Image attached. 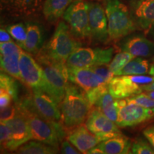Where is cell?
I'll return each instance as SVG.
<instances>
[{
	"label": "cell",
	"instance_id": "1",
	"mask_svg": "<svg viewBox=\"0 0 154 154\" xmlns=\"http://www.w3.org/2000/svg\"><path fill=\"white\" fill-rule=\"evenodd\" d=\"M16 105L27 119L32 138L59 149L67 134L61 123L47 121L41 116L34 109L30 96L19 100Z\"/></svg>",
	"mask_w": 154,
	"mask_h": 154
},
{
	"label": "cell",
	"instance_id": "2",
	"mask_svg": "<svg viewBox=\"0 0 154 154\" xmlns=\"http://www.w3.org/2000/svg\"><path fill=\"white\" fill-rule=\"evenodd\" d=\"M79 88L69 84L64 98L59 104L61 123L69 131L86 121L92 109L86 94H83Z\"/></svg>",
	"mask_w": 154,
	"mask_h": 154
},
{
	"label": "cell",
	"instance_id": "3",
	"mask_svg": "<svg viewBox=\"0 0 154 154\" xmlns=\"http://www.w3.org/2000/svg\"><path fill=\"white\" fill-rule=\"evenodd\" d=\"M81 46L80 40L73 34L68 24L60 22L49 42L42 47L36 56L66 63L69 57Z\"/></svg>",
	"mask_w": 154,
	"mask_h": 154
},
{
	"label": "cell",
	"instance_id": "4",
	"mask_svg": "<svg viewBox=\"0 0 154 154\" xmlns=\"http://www.w3.org/2000/svg\"><path fill=\"white\" fill-rule=\"evenodd\" d=\"M110 41L126 37L137 29L128 7L119 0H104Z\"/></svg>",
	"mask_w": 154,
	"mask_h": 154
},
{
	"label": "cell",
	"instance_id": "5",
	"mask_svg": "<svg viewBox=\"0 0 154 154\" xmlns=\"http://www.w3.org/2000/svg\"><path fill=\"white\" fill-rule=\"evenodd\" d=\"M36 59L44 71L47 83L46 93L51 96L59 105L64 98L69 84L66 63L57 62L38 56H36Z\"/></svg>",
	"mask_w": 154,
	"mask_h": 154
},
{
	"label": "cell",
	"instance_id": "6",
	"mask_svg": "<svg viewBox=\"0 0 154 154\" xmlns=\"http://www.w3.org/2000/svg\"><path fill=\"white\" fill-rule=\"evenodd\" d=\"M63 18L77 38H90L88 2L84 0L73 1L63 14Z\"/></svg>",
	"mask_w": 154,
	"mask_h": 154
},
{
	"label": "cell",
	"instance_id": "7",
	"mask_svg": "<svg viewBox=\"0 0 154 154\" xmlns=\"http://www.w3.org/2000/svg\"><path fill=\"white\" fill-rule=\"evenodd\" d=\"M113 52V47H79L69 57L66 65L72 68H90L97 65L109 64Z\"/></svg>",
	"mask_w": 154,
	"mask_h": 154
},
{
	"label": "cell",
	"instance_id": "8",
	"mask_svg": "<svg viewBox=\"0 0 154 154\" xmlns=\"http://www.w3.org/2000/svg\"><path fill=\"white\" fill-rule=\"evenodd\" d=\"M118 109L116 124L121 128L137 126L154 116V108H146L126 99H116Z\"/></svg>",
	"mask_w": 154,
	"mask_h": 154
},
{
	"label": "cell",
	"instance_id": "9",
	"mask_svg": "<svg viewBox=\"0 0 154 154\" xmlns=\"http://www.w3.org/2000/svg\"><path fill=\"white\" fill-rule=\"evenodd\" d=\"M31 54L22 50L19 59V69L22 83L32 89L47 91V83L44 71L38 61L36 62Z\"/></svg>",
	"mask_w": 154,
	"mask_h": 154
},
{
	"label": "cell",
	"instance_id": "10",
	"mask_svg": "<svg viewBox=\"0 0 154 154\" xmlns=\"http://www.w3.org/2000/svg\"><path fill=\"white\" fill-rule=\"evenodd\" d=\"M5 123L8 125L11 132L10 140L6 146V151H16L23 144L33 139L27 119L18 107L16 116Z\"/></svg>",
	"mask_w": 154,
	"mask_h": 154
},
{
	"label": "cell",
	"instance_id": "11",
	"mask_svg": "<svg viewBox=\"0 0 154 154\" xmlns=\"http://www.w3.org/2000/svg\"><path fill=\"white\" fill-rule=\"evenodd\" d=\"M85 125L102 141L121 134L118 125L96 107L91 109L86 120Z\"/></svg>",
	"mask_w": 154,
	"mask_h": 154
},
{
	"label": "cell",
	"instance_id": "12",
	"mask_svg": "<svg viewBox=\"0 0 154 154\" xmlns=\"http://www.w3.org/2000/svg\"><path fill=\"white\" fill-rule=\"evenodd\" d=\"M90 38L94 42L106 43L109 41L108 19L103 6L96 2H88Z\"/></svg>",
	"mask_w": 154,
	"mask_h": 154
},
{
	"label": "cell",
	"instance_id": "13",
	"mask_svg": "<svg viewBox=\"0 0 154 154\" xmlns=\"http://www.w3.org/2000/svg\"><path fill=\"white\" fill-rule=\"evenodd\" d=\"M22 50L20 46L13 41L0 43L1 70L22 82L19 69Z\"/></svg>",
	"mask_w": 154,
	"mask_h": 154
},
{
	"label": "cell",
	"instance_id": "14",
	"mask_svg": "<svg viewBox=\"0 0 154 154\" xmlns=\"http://www.w3.org/2000/svg\"><path fill=\"white\" fill-rule=\"evenodd\" d=\"M130 7L137 28L146 33L154 31V0H133Z\"/></svg>",
	"mask_w": 154,
	"mask_h": 154
},
{
	"label": "cell",
	"instance_id": "15",
	"mask_svg": "<svg viewBox=\"0 0 154 154\" xmlns=\"http://www.w3.org/2000/svg\"><path fill=\"white\" fill-rule=\"evenodd\" d=\"M30 96L32 103L36 112L46 120L61 122L59 105L49 94L40 89H32Z\"/></svg>",
	"mask_w": 154,
	"mask_h": 154
},
{
	"label": "cell",
	"instance_id": "16",
	"mask_svg": "<svg viewBox=\"0 0 154 154\" xmlns=\"http://www.w3.org/2000/svg\"><path fill=\"white\" fill-rule=\"evenodd\" d=\"M69 82L79 86L87 92L103 84H107L99 75L90 68L67 67Z\"/></svg>",
	"mask_w": 154,
	"mask_h": 154
},
{
	"label": "cell",
	"instance_id": "17",
	"mask_svg": "<svg viewBox=\"0 0 154 154\" xmlns=\"http://www.w3.org/2000/svg\"><path fill=\"white\" fill-rule=\"evenodd\" d=\"M67 134V140L83 153H87L90 149L102 141L83 124L73 128Z\"/></svg>",
	"mask_w": 154,
	"mask_h": 154
},
{
	"label": "cell",
	"instance_id": "18",
	"mask_svg": "<svg viewBox=\"0 0 154 154\" xmlns=\"http://www.w3.org/2000/svg\"><path fill=\"white\" fill-rule=\"evenodd\" d=\"M109 91L116 99H126L141 93V86L133 80L131 75L115 76L109 83Z\"/></svg>",
	"mask_w": 154,
	"mask_h": 154
},
{
	"label": "cell",
	"instance_id": "19",
	"mask_svg": "<svg viewBox=\"0 0 154 154\" xmlns=\"http://www.w3.org/2000/svg\"><path fill=\"white\" fill-rule=\"evenodd\" d=\"M121 49L136 57H149L154 55V43L143 36L133 35L122 42Z\"/></svg>",
	"mask_w": 154,
	"mask_h": 154
},
{
	"label": "cell",
	"instance_id": "20",
	"mask_svg": "<svg viewBox=\"0 0 154 154\" xmlns=\"http://www.w3.org/2000/svg\"><path fill=\"white\" fill-rule=\"evenodd\" d=\"M42 0H1L2 9L17 16H26L37 10Z\"/></svg>",
	"mask_w": 154,
	"mask_h": 154
},
{
	"label": "cell",
	"instance_id": "21",
	"mask_svg": "<svg viewBox=\"0 0 154 154\" xmlns=\"http://www.w3.org/2000/svg\"><path fill=\"white\" fill-rule=\"evenodd\" d=\"M98 146L104 154H126L130 153L131 142L128 137L120 134L100 142Z\"/></svg>",
	"mask_w": 154,
	"mask_h": 154
},
{
	"label": "cell",
	"instance_id": "22",
	"mask_svg": "<svg viewBox=\"0 0 154 154\" xmlns=\"http://www.w3.org/2000/svg\"><path fill=\"white\" fill-rule=\"evenodd\" d=\"M27 36L23 49L32 55H37L43 47V31L39 25L35 23H26Z\"/></svg>",
	"mask_w": 154,
	"mask_h": 154
},
{
	"label": "cell",
	"instance_id": "23",
	"mask_svg": "<svg viewBox=\"0 0 154 154\" xmlns=\"http://www.w3.org/2000/svg\"><path fill=\"white\" fill-rule=\"evenodd\" d=\"M73 0H45L42 7V13L48 22H55L66 11Z\"/></svg>",
	"mask_w": 154,
	"mask_h": 154
},
{
	"label": "cell",
	"instance_id": "24",
	"mask_svg": "<svg viewBox=\"0 0 154 154\" xmlns=\"http://www.w3.org/2000/svg\"><path fill=\"white\" fill-rule=\"evenodd\" d=\"M95 106L116 124L118 119V109L116 103V99L109 92H107L102 96L96 103Z\"/></svg>",
	"mask_w": 154,
	"mask_h": 154
},
{
	"label": "cell",
	"instance_id": "25",
	"mask_svg": "<svg viewBox=\"0 0 154 154\" xmlns=\"http://www.w3.org/2000/svg\"><path fill=\"white\" fill-rule=\"evenodd\" d=\"M149 70V63L144 57H135L119 71L116 76L146 74Z\"/></svg>",
	"mask_w": 154,
	"mask_h": 154
},
{
	"label": "cell",
	"instance_id": "26",
	"mask_svg": "<svg viewBox=\"0 0 154 154\" xmlns=\"http://www.w3.org/2000/svg\"><path fill=\"white\" fill-rule=\"evenodd\" d=\"M60 151L59 148L43 142L31 141L23 144L18 149V153L22 154H54Z\"/></svg>",
	"mask_w": 154,
	"mask_h": 154
},
{
	"label": "cell",
	"instance_id": "27",
	"mask_svg": "<svg viewBox=\"0 0 154 154\" xmlns=\"http://www.w3.org/2000/svg\"><path fill=\"white\" fill-rule=\"evenodd\" d=\"M16 79L10 75L2 71L0 74V88H3L7 91L12 96L15 103L19 101L18 99V85L15 82Z\"/></svg>",
	"mask_w": 154,
	"mask_h": 154
},
{
	"label": "cell",
	"instance_id": "28",
	"mask_svg": "<svg viewBox=\"0 0 154 154\" xmlns=\"http://www.w3.org/2000/svg\"><path fill=\"white\" fill-rule=\"evenodd\" d=\"M7 30L10 34L11 37L16 41V43L23 49L27 36L26 24L25 25L23 23H17L9 26L7 28Z\"/></svg>",
	"mask_w": 154,
	"mask_h": 154
},
{
	"label": "cell",
	"instance_id": "29",
	"mask_svg": "<svg viewBox=\"0 0 154 154\" xmlns=\"http://www.w3.org/2000/svg\"><path fill=\"white\" fill-rule=\"evenodd\" d=\"M136 57L132 55L131 54L123 51L122 52L117 54L114 58L109 63V68L111 72L113 73L114 76H116L119 71L121 70L131 60Z\"/></svg>",
	"mask_w": 154,
	"mask_h": 154
},
{
	"label": "cell",
	"instance_id": "30",
	"mask_svg": "<svg viewBox=\"0 0 154 154\" xmlns=\"http://www.w3.org/2000/svg\"><path fill=\"white\" fill-rule=\"evenodd\" d=\"M131 153L135 154H154V149L149 140L138 138L131 143Z\"/></svg>",
	"mask_w": 154,
	"mask_h": 154
},
{
	"label": "cell",
	"instance_id": "31",
	"mask_svg": "<svg viewBox=\"0 0 154 154\" xmlns=\"http://www.w3.org/2000/svg\"><path fill=\"white\" fill-rule=\"evenodd\" d=\"M107 92H109V84H103L86 92V95L87 96L90 103L92 106H95L98 101Z\"/></svg>",
	"mask_w": 154,
	"mask_h": 154
},
{
	"label": "cell",
	"instance_id": "32",
	"mask_svg": "<svg viewBox=\"0 0 154 154\" xmlns=\"http://www.w3.org/2000/svg\"><path fill=\"white\" fill-rule=\"evenodd\" d=\"M128 99L143 107L150 108V109L154 108V99H152L151 96L146 93L141 92L138 94L128 97Z\"/></svg>",
	"mask_w": 154,
	"mask_h": 154
},
{
	"label": "cell",
	"instance_id": "33",
	"mask_svg": "<svg viewBox=\"0 0 154 154\" xmlns=\"http://www.w3.org/2000/svg\"><path fill=\"white\" fill-rule=\"evenodd\" d=\"M90 69H91L96 74L99 75L107 84H109L111 80L115 76L108 64L97 65V66L90 67Z\"/></svg>",
	"mask_w": 154,
	"mask_h": 154
},
{
	"label": "cell",
	"instance_id": "34",
	"mask_svg": "<svg viewBox=\"0 0 154 154\" xmlns=\"http://www.w3.org/2000/svg\"><path fill=\"white\" fill-rule=\"evenodd\" d=\"M11 132L8 125L5 122L1 121L0 124V142H1L2 149H5L6 146L10 140Z\"/></svg>",
	"mask_w": 154,
	"mask_h": 154
},
{
	"label": "cell",
	"instance_id": "35",
	"mask_svg": "<svg viewBox=\"0 0 154 154\" xmlns=\"http://www.w3.org/2000/svg\"><path fill=\"white\" fill-rule=\"evenodd\" d=\"M17 113V105L12 104L10 105L5 109H1V113H0V119L1 121L5 122L10 119H13Z\"/></svg>",
	"mask_w": 154,
	"mask_h": 154
},
{
	"label": "cell",
	"instance_id": "36",
	"mask_svg": "<svg viewBox=\"0 0 154 154\" xmlns=\"http://www.w3.org/2000/svg\"><path fill=\"white\" fill-rule=\"evenodd\" d=\"M13 98L8 91L0 88V109H3L11 103Z\"/></svg>",
	"mask_w": 154,
	"mask_h": 154
},
{
	"label": "cell",
	"instance_id": "37",
	"mask_svg": "<svg viewBox=\"0 0 154 154\" xmlns=\"http://www.w3.org/2000/svg\"><path fill=\"white\" fill-rule=\"evenodd\" d=\"M61 153L65 154H78L80 152L77 151V150L74 149L73 146L70 144L69 140H63L61 143Z\"/></svg>",
	"mask_w": 154,
	"mask_h": 154
},
{
	"label": "cell",
	"instance_id": "38",
	"mask_svg": "<svg viewBox=\"0 0 154 154\" xmlns=\"http://www.w3.org/2000/svg\"><path fill=\"white\" fill-rule=\"evenodd\" d=\"M143 136H145L154 149V125H151L143 130Z\"/></svg>",
	"mask_w": 154,
	"mask_h": 154
},
{
	"label": "cell",
	"instance_id": "39",
	"mask_svg": "<svg viewBox=\"0 0 154 154\" xmlns=\"http://www.w3.org/2000/svg\"><path fill=\"white\" fill-rule=\"evenodd\" d=\"M11 37V36L7 32V30L1 28V29H0V43H5V42L12 41Z\"/></svg>",
	"mask_w": 154,
	"mask_h": 154
},
{
	"label": "cell",
	"instance_id": "40",
	"mask_svg": "<svg viewBox=\"0 0 154 154\" xmlns=\"http://www.w3.org/2000/svg\"><path fill=\"white\" fill-rule=\"evenodd\" d=\"M149 74L151 75V76H153L154 78V63L151 65V68H150ZM141 88H142V89H143V91H153L154 90V80H153V82L151 83V84H148V85L143 86Z\"/></svg>",
	"mask_w": 154,
	"mask_h": 154
},
{
	"label": "cell",
	"instance_id": "41",
	"mask_svg": "<svg viewBox=\"0 0 154 154\" xmlns=\"http://www.w3.org/2000/svg\"><path fill=\"white\" fill-rule=\"evenodd\" d=\"M87 153H89V154H104L103 153V151H102V150L100 149L99 146H94V148H92L87 152Z\"/></svg>",
	"mask_w": 154,
	"mask_h": 154
},
{
	"label": "cell",
	"instance_id": "42",
	"mask_svg": "<svg viewBox=\"0 0 154 154\" xmlns=\"http://www.w3.org/2000/svg\"><path fill=\"white\" fill-rule=\"evenodd\" d=\"M146 94H148V95H149L152 98V99H154V90L153 91H149L146 92Z\"/></svg>",
	"mask_w": 154,
	"mask_h": 154
},
{
	"label": "cell",
	"instance_id": "43",
	"mask_svg": "<svg viewBox=\"0 0 154 154\" xmlns=\"http://www.w3.org/2000/svg\"><path fill=\"white\" fill-rule=\"evenodd\" d=\"M152 62L154 63V55L153 56V58H152Z\"/></svg>",
	"mask_w": 154,
	"mask_h": 154
},
{
	"label": "cell",
	"instance_id": "44",
	"mask_svg": "<svg viewBox=\"0 0 154 154\" xmlns=\"http://www.w3.org/2000/svg\"><path fill=\"white\" fill-rule=\"evenodd\" d=\"M129 1H133V0H129Z\"/></svg>",
	"mask_w": 154,
	"mask_h": 154
}]
</instances>
